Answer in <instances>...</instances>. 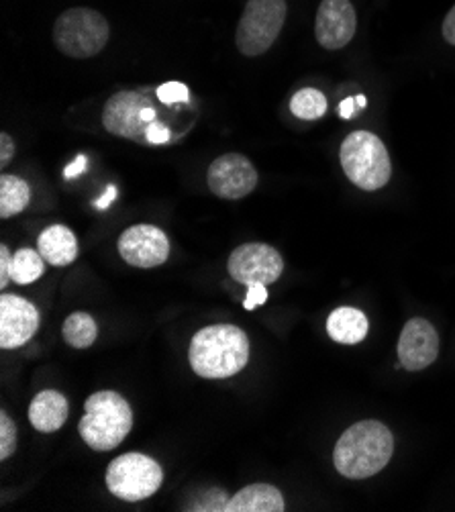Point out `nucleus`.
I'll list each match as a JSON object with an SVG mask.
<instances>
[{
  "label": "nucleus",
  "instance_id": "6ab92c4d",
  "mask_svg": "<svg viewBox=\"0 0 455 512\" xmlns=\"http://www.w3.org/2000/svg\"><path fill=\"white\" fill-rule=\"evenodd\" d=\"M31 202V186L19 176L5 174L0 178V217L11 219L23 213Z\"/></svg>",
  "mask_w": 455,
  "mask_h": 512
},
{
  "label": "nucleus",
  "instance_id": "9d476101",
  "mask_svg": "<svg viewBox=\"0 0 455 512\" xmlns=\"http://www.w3.org/2000/svg\"><path fill=\"white\" fill-rule=\"evenodd\" d=\"M258 180L256 166L241 153H225L209 166L207 172L211 192L225 200L245 198L256 190Z\"/></svg>",
  "mask_w": 455,
  "mask_h": 512
},
{
  "label": "nucleus",
  "instance_id": "ddd939ff",
  "mask_svg": "<svg viewBox=\"0 0 455 512\" xmlns=\"http://www.w3.org/2000/svg\"><path fill=\"white\" fill-rule=\"evenodd\" d=\"M39 329L35 304L17 294L0 296V347L17 349L33 339Z\"/></svg>",
  "mask_w": 455,
  "mask_h": 512
},
{
  "label": "nucleus",
  "instance_id": "4468645a",
  "mask_svg": "<svg viewBox=\"0 0 455 512\" xmlns=\"http://www.w3.org/2000/svg\"><path fill=\"white\" fill-rule=\"evenodd\" d=\"M358 29V15L349 0H323L317 11L315 37L321 47L335 51L345 47Z\"/></svg>",
  "mask_w": 455,
  "mask_h": 512
},
{
  "label": "nucleus",
  "instance_id": "0eeeda50",
  "mask_svg": "<svg viewBox=\"0 0 455 512\" xmlns=\"http://www.w3.org/2000/svg\"><path fill=\"white\" fill-rule=\"evenodd\" d=\"M286 13V0H249L235 33L241 54L247 58L266 54L284 27Z\"/></svg>",
  "mask_w": 455,
  "mask_h": 512
},
{
  "label": "nucleus",
  "instance_id": "412c9836",
  "mask_svg": "<svg viewBox=\"0 0 455 512\" xmlns=\"http://www.w3.org/2000/svg\"><path fill=\"white\" fill-rule=\"evenodd\" d=\"M62 333H64V339L68 345H72L74 349H86V347L94 345V341L98 337V327L88 313L78 311L66 319Z\"/></svg>",
  "mask_w": 455,
  "mask_h": 512
},
{
  "label": "nucleus",
  "instance_id": "7ed1b4c3",
  "mask_svg": "<svg viewBox=\"0 0 455 512\" xmlns=\"http://www.w3.org/2000/svg\"><path fill=\"white\" fill-rule=\"evenodd\" d=\"M103 125L109 133L145 145H166L172 133L158 121L156 107L145 92L123 90L113 94L103 111Z\"/></svg>",
  "mask_w": 455,
  "mask_h": 512
},
{
  "label": "nucleus",
  "instance_id": "c756f323",
  "mask_svg": "<svg viewBox=\"0 0 455 512\" xmlns=\"http://www.w3.org/2000/svg\"><path fill=\"white\" fill-rule=\"evenodd\" d=\"M356 109H360V107H358V100H356V98H345V100L341 102V107H339V115H341L343 119H351L353 113H356Z\"/></svg>",
  "mask_w": 455,
  "mask_h": 512
},
{
  "label": "nucleus",
  "instance_id": "20e7f679",
  "mask_svg": "<svg viewBox=\"0 0 455 512\" xmlns=\"http://www.w3.org/2000/svg\"><path fill=\"white\" fill-rule=\"evenodd\" d=\"M84 411L78 431L84 443L94 451H111L119 447L133 427L129 402L113 390L94 392L86 400Z\"/></svg>",
  "mask_w": 455,
  "mask_h": 512
},
{
  "label": "nucleus",
  "instance_id": "423d86ee",
  "mask_svg": "<svg viewBox=\"0 0 455 512\" xmlns=\"http://www.w3.org/2000/svg\"><path fill=\"white\" fill-rule=\"evenodd\" d=\"M111 37L109 21L94 9L78 7L62 13L54 25L56 47L68 58L86 60L105 49Z\"/></svg>",
  "mask_w": 455,
  "mask_h": 512
},
{
  "label": "nucleus",
  "instance_id": "c85d7f7f",
  "mask_svg": "<svg viewBox=\"0 0 455 512\" xmlns=\"http://www.w3.org/2000/svg\"><path fill=\"white\" fill-rule=\"evenodd\" d=\"M86 156H78L66 170H64V176L66 178H74V176H78V174H82L84 172V168H86Z\"/></svg>",
  "mask_w": 455,
  "mask_h": 512
},
{
  "label": "nucleus",
  "instance_id": "9b49d317",
  "mask_svg": "<svg viewBox=\"0 0 455 512\" xmlns=\"http://www.w3.org/2000/svg\"><path fill=\"white\" fill-rule=\"evenodd\" d=\"M119 253L133 268H158L168 260L170 241L166 233L154 225H135L119 237Z\"/></svg>",
  "mask_w": 455,
  "mask_h": 512
},
{
  "label": "nucleus",
  "instance_id": "7c9ffc66",
  "mask_svg": "<svg viewBox=\"0 0 455 512\" xmlns=\"http://www.w3.org/2000/svg\"><path fill=\"white\" fill-rule=\"evenodd\" d=\"M115 196H117V188H115V186H109V188H107V192L103 194V198L96 200V209L105 211V209L109 207V204L115 200Z\"/></svg>",
  "mask_w": 455,
  "mask_h": 512
},
{
  "label": "nucleus",
  "instance_id": "f8f14e48",
  "mask_svg": "<svg viewBox=\"0 0 455 512\" xmlns=\"http://www.w3.org/2000/svg\"><path fill=\"white\" fill-rule=\"evenodd\" d=\"M437 355L439 335L427 319L415 317L404 325L398 339V362L404 370L421 372L437 360Z\"/></svg>",
  "mask_w": 455,
  "mask_h": 512
},
{
  "label": "nucleus",
  "instance_id": "a878e982",
  "mask_svg": "<svg viewBox=\"0 0 455 512\" xmlns=\"http://www.w3.org/2000/svg\"><path fill=\"white\" fill-rule=\"evenodd\" d=\"M11 264L13 258L7 249V245L0 247V288H7V284L11 282Z\"/></svg>",
  "mask_w": 455,
  "mask_h": 512
},
{
  "label": "nucleus",
  "instance_id": "39448f33",
  "mask_svg": "<svg viewBox=\"0 0 455 512\" xmlns=\"http://www.w3.org/2000/svg\"><path fill=\"white\" fill-rule=\"evenodd\" d=\"M339 160L349 182L362 190L384 188L392 176L388 149L382 139L370 131L349 133L339 149Z\"/></svg>",
  "mask_w": 455,
  "mask_h": 512
},
{
  "label": "nucleus",
  "instance_id": "cd10ccee",
  "mask_svg": "<svg viewBox=\"0 0 455 512\" xmlns=\"http://www.w3.org/2000/svg\"><path fill=\"white\" fill-rule=\"evenodd\" d=\"M441 33H443V39H445L449 45H455V5H453V7L449 9V13L445 15Z\"/></svg>",
  "mask_w": 455,
  "mask_h": 512
},
{
  "label": "nucleus",
  "instance_id": "2eb2a0df",
  "mask_svg": "<svg viewBox=\"0 0 455 512\" xmlns=\"http://www.w3.org/2000/svg\"><path fill=\"white\" fill-rule=\"evenodd\" d=\"M70 415L68 400L58 390H43L29 404V423L39 433L60 431Z\"/></svg>",
  "mask_w": 455,
  "mask_h": 512
},
{
  "label": "nucleus",
  "instance_id": "393cba45",
  "mask_svg": "<svg viewBox=\"0 0 455 512\" xmlns=\"http://www.w3.org/2000/svg\"><path fill=\"white\" fill-rule=\"evenodd\" d=\"M266 300H268L266 284L256 282V284L247 286V296H245L243 306H245V311H254V309H258V306H262Z\"/></svg>",
  "mask_w": 455,
  "mask_h": 512
},
{
  "label": "nucleus",
  "instance_id": "f257e3e1",
  "mask_svg": "<svg viewBox=\"0 0 455 512\" xmlns=\"http://www.w3.org/2000/svg\"><path fill=\"white\" fill-rule=\"evenodd\" d=\"M394 453V437L380 421L351 425L335 443L333 464L349 480H364L382 472Z\"/></svg>",
  "mask_w": 455,
  "mask_h": 512
},
{
  "label": "nucleus",
  "instance_id": "aec40b11",
  "mask_svg": "<svg viewBox=\"0 0 455 512\" xmlns=\"http://www.w3.org/2000/svg\"><path fill=\"white\" fill-rule=\"evenodd\" d=\"M45 260L43 255L39 253V249H29L23 247L13 255V264H11V280L19 286H27L33 284L35 280H39L45 272Z\"/></svg>",
  "mask_w": 455,
  "mask_h": 512
},
{
  "label": "nucleus",
  "instance_id": "b1692460",
  "mask_svg": "<svg viewBox=\"0 0 455 512\" xmlns=\"http://www.w3.org/2000/svg\"><path fill=\"white\" fill-rule=\"evenodd\" d=\"M158 98L166 105H174V102H186L190 98V92L186 88V84L182 82H166L156 90Z\"/></svg>",
  "mask_w": 455,
  "mask_h": 512
},
{
  "label": "nucleus",
  "instance_id": "dca6fc26",
  "mask_svg": "<svg viewBox=\"0 0 455 512\" xmlns=\"http://www.w3.org/2000/svg\"><path fill=\"white\" fill-rule=\"evenodd\" d=\"M37 249L47 264L64 268L78 258V239L68 227L54 225L39 235Z\"/></svg>",
  "mask_w": 455,
  "mask_h": 512
},
{
  "label": "nucleus",
  "instance_id": "bb28decb",
  "mask_svg": "<svg viewBox=\"0 0 455 512\" xmlns=\"http://www.w3.org/2000/svg\"><path fill=\"white\" fill-rule=\"evenodd\" d=\"M15 156V143L9 133H0V166H7Z\"/></svg>",
  "mask_w": 455,
  "mask_h": 512
},
{
  "label": "nucleus",
  "instance_id": "1a4fd4ad",
  "mask_svg": "<svg viewBox=\"0 0 455 512\" xmlns=\"http://www.w3.org/2000/svg\"><path fill=\"white\" fill-rule=\"evenodd\" d=\"M227 270L233 280L243 286L249 284H274L284 272L282 255L266 243L239 245L227 262Z\"/></svg>",
  "mask_w": 455,
  "mask_h": 512
},
{
  "label": "nucleus",
  "instance_id": "4be33fe9",
  "mask_svg": "<svg viewBox=\"0 0 455 512\" xmlns=\"http://www.w3.org/2000/svg\"><path fill=\"white\" fill-rule=\"evenodd\" d=\"M290 111L302 121H315L327 113V98L317 88H302L290 100Z\"/></svg>",
  "mask_w": 455,
  "mask_h": 512
},
{
  "label": "nucleus",
  "instance_id": "a211bd4d",
  "mask_svg": "<svg viewBox=\"0 0 455 512\" xmlns=\"http://www.w3.org/2000/svg\"><path fill=\"white\" fill-rule=\"evenodd\" d=\"M368 319L362 311L351 309V306H341L329 315L327 333L333 341L343 345H356L368 335Z\"/></svg>",
  "mask_w": 455,
  "mask_h": 512
},
{
  "label": "nucleus",
  "instance_id": "5701e85b",
  "mask_svg": "<svg viewBox=\"0 0 455 512\" xmlns=\"http://www.w3.org/2000/svg\"><path fill=\"white\" fill-rule=\"evenodd\" d=\"M17 449V427L3 411L0 413V459H9Z\"/></svg>",
  "mask_w": 455,
  "mask_h": 512
},
{
  "label": "nucleus",
  "instance_id": "f03ea898",
  "mask_svg": "<svg viewBox=\"0 0 455 512\" xmlns=\"http://www.w3.org/2000/svg\"><path fill=\"white\" fill-rule=\"evenodd\" d=\"M188 360L200 378H231L249 362V339L235 325L205 327L192 337Z\"/></svg>",
  "mask_w": 455,
  "mask_h": 512
},
{
  "label": "nucleus",
  "instance_id": "2f4dec72",
  "mask_svg": "<svg viewBox=\"0 0 455 512\" xmlns=\"http://www.w3.org/2000/svg\"><path fill=\"white\" fill-rule=\"evenodd\" d=\"M356 100H358V107H360V109L366 107V96H364V94H360Z\"/></svg>",
  "mask_w": 455,
  "mask_h": 512
},
{
  "label": "nucleus",
  "instance_id": "6e6552de",
  "mask_svg": "<svg viewBox=\"0 0 455 512\" xmlns=\"http://www.w3.org/2000/svg\"><path fill=\"white\" fill-rule=\"evenodd\" d=\"M164 484V472L156 459L143 453L115 457L107 468V488L125 502H141L154 496Z\"/></svg>",
  "mask_w": 455,
  "mask_h": 512
},
{
  "label": "nucleus",
  "instance_id": "f3484780",
  "mask_svg": "<svg viewBox=\"0 0 455 512\" xmlns=\"http://www.w3.org/2000/svg\"><path fill=\"white\" fill-rule=\"evenodd\" d=\"M284 498L270 484H251L225 502V512H282Z\"/></svg>",
  "mask_w": 455,
  "mask_h": 512
}]
</instances>
